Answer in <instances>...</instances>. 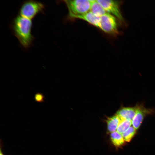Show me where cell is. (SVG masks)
<instances>
[{
	"label": "cell",
	"mask_w": 155,
	"mask_h": 155,
	"mask_svg": "<svg viewBox=\"0 0 155 155\" xmlns=\"http://www.w3.org/2000/svg\"><path fill=\"white\" fill-rule=\"evenodd\" d=\"M136 130L133 127L131 126L122 133V135L124 140L129 142L135 134Z\"/></svg>",
	"instance_id": "4fadbf2b"
},
{
	"label": "cell",
	"mask_w": 155,
	"mask_h": 155,
	"mask_svg": "<svg viewBox=\"0 0 155 155\" xmlns=\"http://www.w3.org/2000/svg\"><path fill=\"white\" fill-rule=\"evenodd\" d=\"M131 125V121L123 119L120 123L116 131L122 134L130 127Z\"/></svg>",
	"instance_id": "7c38bea8"
},
{
	"label": "cell",
	"mask_w": 155,
	"mask_h": 155,
	"mask_svg": "<svg viewBox=\"0 0 155 155\" xmlns=\"http://www.w3.org/2000/svg\"><path fill=\"white\" fill-rule=\"evenodd\" d=\"M70 18L78 19L84 20L90 24L97 28L100 20V18L95 16L90 11L81 15L73 16Z\"/></svg>",
	"instance_id": "ba28073f"
},
{
	"label": "cell",
	"mask_w": 155,
	"mask_h": 155,
	"mask_svg": "<svg viewBox=\"0 0 155 155\" xmlns=\"http://www.w3.org/2000/svg\"><path fill=\"white\" fill-rule=\"evenodd\" d=\"M45 5L42 3L34 0H28L24 2L19 10L20 15L31 20L38 13H44Z\"/></svg>",
	"instance_id": "7a4b0ae2"
},
{
	"label": "cell",
	"mask_w": 155,
	"mask_h": 155,
	"mask_svg": "<svg viewBox=\"0 0 155 155\" xmlns=\"http://www.w3.org/2000/svg\"><path fill=\"white\" fill-rule=\"evenodd\" d=\"M63 1L67 8L69 18L83 14L90 11V0H66Z\"/></svg>",
	"instance_id": "3957f363"
},
{
	"label": "cell",
	"mask_w": 155,
	"mask_h": 155,
	"mask_svg": "<svg viewBox=\"0 0 155 155\" xmlns=\"http://www.w3.org/2000/svg\"><path fill=\"white\" fill-rule=\"evenodd\" d=\"M111 139L113 144L116 147H119L124 143V140L121 134L117 131L111 133Z\"/></svg>",
	"instance_id": "8fae6325"
},
{
	"label": "cell",
	"mask_w": 155,
	"mask_h": 155,
	"mask_svg": "<svg viewBox=\"0 0 155 155\" xmlns=\"http://www.w3.org/2000/svg\"><path fill=\"white\" fill-rule=\"evenodd\" d=\"M137 106V112L132 121L133 127L136 130L139 127L145 117L154 112L152 109L146 108L142 105L138 104Z\"/></svg>",
	"instance_id": "8992f818"
},
{
	"label": "cell",
	"mask_w": 155,
	"mask_h": 155,
	"mask_svg": "<svg viewBox=\"0 0 155 155\" xmlns=\"http://www.w3.org/2000/svg\"><path fill=\"white\" fill-rule=\"evenodd\" d=\"M137 110V105L134 107H123L117 111L116 114L123 119L132 121Z\"/></svg>",
	"instance_id": "52a82bcc"
},
{
	"label": "cell",
	"mask_w": 155,
	"mask_h": 155,
	"mask_svg": "<svg viewBox=\"0 0 155 155\" xmlns=\"http://www.w3.org/2000/svg\"><path fill=\"white\" fill-rule=\"evenodd\" d=\"M123 119H125L116 114L112 117H107L106 121L108 131L111 133L116 131L120 123Z\"/></svg>",
	"instance_id": "9c48e42d"
},
{
	"label": "cell",
	"mask_w": 155,
	"mask_h": 155,
	"mask_svg": "<svg viewBox=\"0 0 155 155\" xmlns=\"http://www.w3.org/2000/svg\"><path fill=\"white\" fill-rule=\"evenodd\" d=\"M45 99V96L41 93L38 92L36 93L34 95V100L37 102H43L44 101Z\"/></svg>",
	"instance_id": "5bb4252c"
},
{
	"label": "cell",
	"mask_w": 155,
	"mask_h": 155,
	"mask_svg": "<svg viewBox=\"0 0 155 155\" xmlns=\"http://www.w3.org/2000/svg\"><path fill=\"white\" fill-rule=\"evenodd\" d=\"M90 11L95 16L98 17L107 13L96 0H90Z\"/></svg>",
	"instance_id": "30bf717a"
},
{
	"label": "cell",
	"mask_w": 155,
	"mask_h": 155,
	"mask_svg": "<svg viewBox=\"0 0 155 155\" xmlns=\"http://www.w3.org/2000/svg\"><path fill=\"white\" fill-rule=\"evenodd\" d=\"M32 20L20 15L12 21L10 28L13 35L18 39L20 45L28 49L32 45L34 37L32 34Z\"/></svg>",
	"instance_id": "6da1fadb"
},
{
	"label": "cell",
	"mask_w": 155,
	"mask_h": 155,
	"mask_svg": "<svg viewBox=\"0 0 155 155\" xmlns=\"http://www.w3.org/2000/svg\"><path fill=\"white\" fill-rule=\"evenodd\" d=\"M98 28L109 35H114L119 33L116 18L107 13L100 17Z\"/></svg>",
	"instance_id": "277c9868"
},
{
	"label": "cell",
	"mask_w": 155,
	"mask_h": 155,
	"mask_svg": "<svg viewBox=\"0 0 155 155\" xmlns=\"http://www.w3.org/2000/svg\"><path fill=\"white\" fill-rule=\"evenodd\" d=\"M0 155H4L3 154V152L1 150V144H0Z\"/></svg>",
	"instance_id": "9a60e30c"
},
{
	"label": "cell",
	"mask_w": 155,
	"mask_h": 155,
	"mask_svg": "<svg viewBox=\"0 0 155 155\" xmlns=\"http://www.w3.org/2000/svg\"><path fill=\"white\" fill-rule=\"evenodd\" d=\"M106 12L112 15L121 22L123 21L119 7V2L112 0H97Z\"/></svg>",
	"instance_id": "5b68a950"
}]
</instances>
